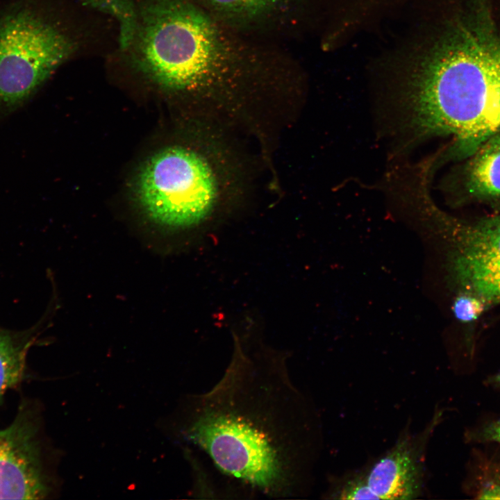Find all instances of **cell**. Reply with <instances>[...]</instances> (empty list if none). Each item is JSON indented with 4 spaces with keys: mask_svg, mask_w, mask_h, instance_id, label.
<instances>
[{
    "mask_svg": "<svg viewBox=\"0 0 500 500\" xmlns=\"http://www.w3.org/2000/svg\"><path fill=\"white\" fill-rule=\"evenodd\" d=\"M288 358L256 333L234 332L222 377L183 409V437L250 494L301 499L313 485L321 420L294 383Z\"/></svg>",
    "mask_w": 500,
    "mask_h": 500,
    "instance_id": "6da1fadb",
    "label": "cell"
},
{
    "mask_svg": "<svg viewBox=\"0 0 500 500\" xmlns=\"http://www.w3.org/2000/svg\"><path fill=\"white\" fill-rule=\"evenodd\" d=\"M398 94L411 128L451 136L456 157L500 133V32L483 0L410 64Z\"/></svg>",
    "mask_w": 500,
    "mask_h": 500,
    "instance_id": "7a4b0ae2",
    "label": "cell"
},
{
    "mask_svg": "<svg viewBox=\"0 0 500 500\" xmlns=\"http://www.w3.org/2000/svg\"><path fill=\"white\" fill-rule=\"evenodd\" d=\"M208 152L182 146L155 154L138 182L140 203L149 219L173 232L206 229L225 200L223 170Z\"/></svg>",
    "mask_w": 500,
    "mask_h": 500,
    "instance_id": "3957f363",
    "label": "cell"
},
{
    "mask_svg": "<svg viewBox=\"0 0 500 500\" xmlns=\"http://www.w3.org/2000/svg\"><path fill=\"white\" fill-rule=\"evenodd\" d=\"M67 30L31 8L0 18V104L29 97L76 51Z\"/></svg>",
    "mask_w": 500,
    "mask_h": 500,
    "instance_id": "277c9868",
    "label": "cell"
},
{
    "mask_svg": "<svg viewBox=\"0 0 500 500\" xmlns=\"http://www.w3.org/2000/svg\"><path fill=\"white\" fill-rule=\"evenodd\" d=\"M440 218L453 244L457 292L479 297L488 308L500 304V214L472 220Z\"/></svg>",
    "mask_w": 500,
    "mask_h": 500,
    "instance_id": "5b68a950",
    "label": "cell"
},
{
    "mask_svg": "<svg viewBox=\"0 0 500 500\" xmlns=\"http://www.w3.org/2000/svg\"><path fill=\"white\" fill-rule=\"evenodd\" d=\"M441 416L435 412L417 433L408 423L394 444L365 466L369 486L378 499H415L423 494L426 453Z\"/></svg>",
    "mask_w": 500,
    "mask_h": 500,
    "instance_id": "8992f818",
    "label": "cell"
},
{
    "mask_svg": "<svg viewBox=\"0 0 500 500\" xmlns=\"http://www.w3.org/2000/svg\"><path fill=\"white\" fill-rule=\"evenodd\" d=\"M33 424L16 417L0 429V499H40L48 493Z\"/></svg>",
    "mask_w": 500,
    "mask_h": 500,
    "instance_id": "52a82bcc",
    "label": "cell"
},
{
    "mask_svg": "<svg viewBox=\"0 0 500 500\" xmlns=\"http://www.w3.org/2000/svg\"><path fill=\"white\" fill-rule=\"evenodd\" d=\"M227 27L244 35L272 42L293 35L304 0H194Z\"/></svg>",
    "mask_w": 500,
    "mask_h": 500,
    "instance_id": "ba28073f",
    "label": "cell"
},
{
    "mask_svg": "<svg viewBox=\"0 0 500 500\" xmlns=\"http://www.w3.org/2000/svg\"><path fill=\"white\" fill-rule=\"evenodd\" d=\"M471 157L467 191L480 200L500 199V133L485 141Z\"/></svg>",
    "mask_w": 500,
    "mask_h": 500,
    "instance_id": "9c48e42d",
    "label": "cell"
},
{
    "mask_svg": "<svg viewBox=\"0 0 500 500\" xmlns=\"http://www.w3.org/2000/svg\"><path fill=\"white\" fill-rule=\"evenodd\" d=\"M29 342H19L0 331V401L24 376Z\"/></svg>",
    "mask_w": 500,
    "mask_h": 500,
    "instance_id": "30bf717a",
    "label": "cell"
},
{
    "mask_svg": "<svg viewBox=\"0 0 500 500\" xmlns=\"http://www.w3.org/2000/svg\"><path fill=\"white\" fill-rule=\"evenodd\" d=\"M328 481V487L323 494V499H378L369 486L365 466L339 476L332 475Z\"/></svg>",
    "mask_w": 500,
    "mask_h": 500,
    "instance_id": "8fae6325",
    "label": "cell"
},
{
    "mask_svg": "<svg viewBox=\"0 0 500 500\" xmlns=\"http://www.w3.org/2000/svg\"><path fill=\"white\" fill-rule=\"evenodd\" d=\"M84 3L115 17L119 22L122 50L131 42L137 25L136 6L131 0H81Z\"/></svg>",
    "mask_w": 500,
    "mask_h": 500,
    "instance_id": "7c38bea8",
    "label": "cell"
},
{
    "mask_svg": "<svg viewBox=\"0 0 500 500\" xmlns=\"http://www.w3.org/2000/svg\"><path fill=\"white\" fill-rule=\"evenodd\" d=\"M488 309L485 303L479 297L466 292H457L451 306L456 319L465 324L477 322Z\"/></svg>",
    "mask_w": 500,
    "mask_h": 500,
    "instance_id": "4fadbf2b",
    "label": "cell"
},
{
    "mask_svg": "<svg viewBox=\"0 0 500 500\" xmlns=\"http://www.w3.org/2000/svg\"><path fill=\"white\" fill-rule=\"evenodd\" d=\"M478 498L481 499H500V485L497 483L488 484L482 490Z\"/></svg>",
    "mask_w": 500,
    "mask_h": 500,
    "instance_id": "5bb4252c",
    "label": "cell"
},
{
    "mask_svg": "<svg viewBox=\"0 0 500 500\" xmlns=\"http://www.w3.org/2000/svg\"><path fill=\"white\" fill-rule=\"evenodd\" d=\"M483 437L487 440L500 443V419L485 428Z\"/></svg>",
    "mask_w": 500,
    "mask_h": 500,
    "instance_id": "9a60e30c",
    "label": "cell"
},
{
    "mask_svg": "<svg viewBox=\"0 0 500 500\" xmlns=\"http://www.w3.org/2000/svg\"><path fill=\"white\" fill-rule=\"evenodd\" d=\"M494 381L496 384L500 385V372H499L494 378Z\"/></svg>",
    "mask_w": 500,
    "mask_h": 500,
    "instance_id": "2e32d148",
    "label": "cell"
}]
</instances>
